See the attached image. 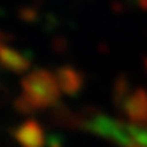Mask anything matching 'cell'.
<instances>
[{
  "label": "cell",
  "instance_id": "1",
  "mask_svg": "<svg viewBox=\"0 0 147 147\" xmlns=\"http://www.w3.org/2000/svg\"><path fill=\"white\" fill-rule=\"evenodd\" d=\"M94 130L121 147H147V127L142 125L100 117L94 121Z\"/></svg>",
  "mask_w": 147,
  "mask_h": 147
}]
</instances>
